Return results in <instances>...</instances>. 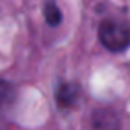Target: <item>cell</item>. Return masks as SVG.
Returning a JSON list of instances; mask_svg holds the SVG:
<instances>
[{
  "label": "cell",
  "mask_w": 130,
  "mask_h": 130,
  "mask_svg": "<svg viewBox=\"0 0 130 130\" xmlns=\"http://www.w3.org/2000/svg\"><path fill=\"white\" fill-rule=\"evenodd\" d=\"M100 43L110 52H121L130 45V27L123 22L105 20L98 29Z\"/></svg>",
  "instance_id": "6da1fadb"
},
{
  "label": "cell",
  "mask_w": 130,
  "mask_h": 130,
  "mask_svg": "<svg viewBox=\"0 0 130 130\" xmlns=\"http://www.w3.org/2000/svg\"><path fill=\"white\" fill-rule=\"evenodd\" d=\"M78 93H80V89L75 82H61L55 87V102L61 109H68V107L75 105Z\"/></svg>",
  "instance_id": "7a4b0ae2"
},
{
  "label": "cell",
  "mask_w": 130,
  "mask_h": 130,
  "mask_svg": "<svg viewBox=\"0 0 130 130\" xmlns=\"http://www.w3.org/2000/svg\"><path fill=\"white\" fill-rule=\"evenodd\" d=\"M93 126L94 128H118L119 121L112 110H96L93 116Z\"/></svg>",
  "instance_id": "3957f363"
},
{
  "label": "cell",
  "mask_w": 130,
  "mask_h": 130,
  "mask_svg": "<svg viewBox=\"0 0 130 130\" xmlns=\"http://www.w3.org/2000/svg\"><path fill=\"white\" fill-rule=\"evenodd\" d=\"M43 14H45V22H46L50 27H57V25L62 22L61 9L57 7V4L54 2V0H46V2H45Z\"/></svg>",
  "instance_id": "277c9868"
},
{
  "label": "cell",
  "mask_w": 130,
  "mask_h": 130,
  "mask_svg": "<svg viewBox=\"0 0 130 130\" xmlns=\"http://www.w3.org/2000/svg\"><path fill=\"white\" fill-rule=\"evenodd\" d=\"M14 98H16V91H14L13 84L0 78V109H6V107L13 105Z\"/></svg>",
  "instance_id": "5b68a950"
}]
</instances>
